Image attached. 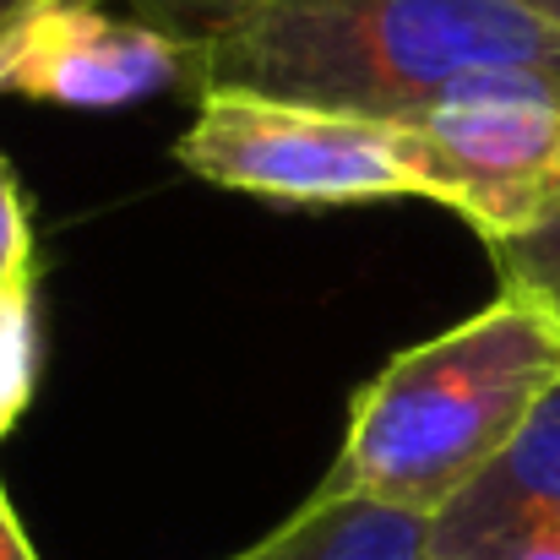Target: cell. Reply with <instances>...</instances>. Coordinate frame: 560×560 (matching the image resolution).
<instances>
[{
  "mask_svg": "<svg viewBox=\"0 0 560 560\" xmlns=\"http://www.w3.org/2000/svg\"><path fill=\"white\" fill-rule=\"evenodd\" d=\"M27 5H44V0H0V22L16 16V11H27ZM93 5H115V0H93Z\"/></svg>",
  "mask_w": 560,
  "mask_h": 560,
  "instance_id": "cell-14",
  "label": "cell"
},
{
  "mask_svg": "<svg viewBox=\"0 0 560 560\" xmlns=\"http://www.w3.org/2000/svg\"><path fill=\"white\" fill-rule=\"evenodd\" d=\"M201 38L126 22L93 0H44L0 22V98L49 109H137L175 88L201 93Z\"/></svg>",
  "mask_w": 560,
  "mask_h": 560,
  "instance_id": "cell-5",
  "label": "cell"
},
{
  "mask_svg": "<svg viewBox=\"0 0 560 560\" xmlns=\"http://www.w3.org/2000/svg\"><path fill=\"white\" fill-rule=\"evenodd\" d=\"M490 261L501 272V289H523L534 294L550 316L560 322V212H550L534 234L490 245Z\"/></svg>",
  "mask_w": 560,
  "mask_h": 560,
  "instance_id": "cell-9",
  "label": "cell"
},
{
  "mask_svg": "<svg viewBox=\"0 0 560 560\" xmlns=\"http://www.w3.org/2000/svg\"><path fill=\"white\" fill-rule=\"evenodd\" d=\"M490 560H560V517H534L517 539H506Z\"/></svg>",
  "mask_w": 560,
  "mask_h": 560,
  "instance_id": "cell-11",
  "label": "cell"
},
{
  "mask_svg": "<svg viewBox=\"0 0 560 560\" xmlns=\"http://www.w3.org/2000/svg\"><path fill=\"white\" fill-rule=\"evenodd\" d=\"M0 560H38L22 517H16V506H11V495H5V479H0Z\"/></svg>",
  "mask_w": 560,
  "mask_h": 560,
  "instance_id": "cell-12",
  "label": "cell"
},
{
  "mask_svg": "<svg viewBox=\"0 0 560 560\" xmlns=\"http://www.w3.org/2000/svg\"><path fill=\"white\" fill-rule=\"evenodd\" d=\"M44 332H38V272L0 283V441L22 424L38 397Z\"/></svg>",
  "mask_w": 560,
  "mask_h": 560,
  "instance_id": "cell-8",
  "label": "cell"
},
{
  "mask_svg": "<svg viewBox=\"0 0 560 560\" xmlns=\"http://www.w3.org/2000/svg\"><path fill=\"white\" fill-rule=\"evenodd\" d=\"M175 164L212 190L272 207H371L430 201L419 131L392 115H360L256 88H201Z\"/></svg>",
  "mask_w": 560,
  "mask_h": 560,
  "instance_id": "cell-3",
  "label": "cell"
},
{
  "mask_svg": "<svg viewBox=\"0 0 560 560\" xmlns=\"http://www.w3.org/2000/svg\"><path fill=\"white\" fill-rule=\"evenodd\" d=\"M430 164V201L485 245L534 234L560 212V93L539 82L457 88L408 115Z\"/></svg>",
  "mask_w": 560,
  "mask_h": 560,
  "instance_id": "cell-4",
  "label": "cell"
},
{
  "mask_svg": "<svg viewBox=\"0 0 560 560\" xmlns=\"http://www.w3.org/2000/svg\"><path fill=\"white\" fill-rule=\"evenodd\" d=\"M560 381V322L501 289L457 327L397 349L354 392L338 457L316 490L441 517Z\"/></svg>",
  "mask_w": 560,
  "mask_h": 560,
  "instance_id": "cell-2",
  "label": "cell"
},
{
  "mask_svg": "<svg viewBox=\"0 0 560 560\" xmlns=\"http://www.w3.org/2000/svg\"><path fill=\"white\" fill-rule=\"evenodd\" d=\"M170 11H186V16H196L201 27H212V22H223V16H234L240 5H250V0H164ZM196 27V33H201Z\"/></svg>",
  "mask_w": 560,
  "mask_h": 560,
  "instance_id": "cell-13",
  "label": "cell"
},
{
  "mask_svg": "<svg viewBox=\"0 0 560 560\" xmlns=\"http://www.w3.org/2000/svg\"><path fill=\"white\" fill-rule=\"evenodd\" d=\"M523 5H534V11H539L550 27H560V0H523Z\"/></svg>",
  "mask_w": 560,
  "mask_h": 560,
  "instance_id": "cell-15",
  "label": "cell"
},
{
  "mask_svg": "<svg viewBox=\"0 0 560 560\" xmlns=\"http://www.w3.org/2000/svg\"><path fill=\"white\" fill-rule=\"evenodd\" d=\"M229 560H435V528L371 495L316 490L289 523Z\"/></svg>",
  "mask_w": 560,
  "mask_h": 560,
  "instance_id": "cell-7",
  "label": "cell"
},
{
  "mask_svg": "<svg viewBox=\"0 0 560 560\" xmlns=\"http://www.w3.org/2000/svg\"><path fill=\"white\" fill-rule=\"evenodd\" d=\"M201 88L408 120L485 82L560 93V27L523 0H250L196 33Z\"/></svg>",
  "mask_w": 560,
  "mask_h": 560,
  "instance_id": "cell-1",
  "label": "cell"
},
{
  "mask_svg": "<svg viewBox=\"0 0 560 560\" xmlns=\"http://www.w3.org/2000/svg\"><path fill=\"white\" fill-rule=\"evenodd\" d=\"M534 517H560V381L506 452L430 523L435 560H490Z\"/></svg>",
  "mask_w": 560,
  "mask_h": 560,
  "instance_id": "cell-6",
  "label": "cell"
},
{
  "mask_svg": "<svg viewBox=\"0 0 560 560\" xmlns=\"http://www.w3.org/2000/svg\"><path fill=\"white\" fill-rule=\"evenodd\" d=\"M22 272H38V256H33V207L16 186V170L0 159V283L22 278Z\"/></svg>",
  "mask_w": 560,
  "mask_h": 560,
  "instance_id": "cell-10",
  "label": "cell"
}]
</instances>
